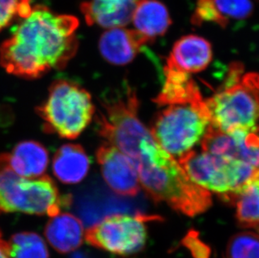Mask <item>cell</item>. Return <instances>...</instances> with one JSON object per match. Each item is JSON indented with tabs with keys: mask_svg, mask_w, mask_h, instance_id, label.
<instances>
[{
	"mask_svg": "<svg viewBox=\"0 0 259 258\" xmlns=\"http://www.w3.org/2000/svg\"><path fill=\"white\" fill-rule=\"evenodd\" d=\"M97 117L98 133L134 163L141 187L155 202L188 217L211 205L210 191L191 181L175 157L163 149L139 117L140 102L130 85L106 98Z\"/></svg>",
	"mask_w": 259,
	"mask_h": 258,
	"instance_id": "cell-1",
	"label": "cell"
},
{
	"mask_svg": "<svg viewBox=\"0 0 259 258\" xmlns=\"http://www.w3.org/2000/svg\"><path fill=\"white\" fill-rule=\"evenodd\" d=\"M78 26L76 17L37 5L1 45L0 65L8 73L25 79L65 68L78 49Z\"/></svg>",
	"mask_w": 259,
	"mask_h": 258,
	"instance_id": "cell-2",
	"label": "cell"
},
{
	"mask_svg": "<svg viewBox=\"0 0 259 258\" xmlns=\"http://www.w3.org/2000/svg\"><path fill=\"white\" fill-rule=\"evenodd\" d=\"M210 126L230 133L259 128V73L232 63L223 88L205 99Z\"/></svg>",
	"mask_w": 259,
	"mask_h": 258,
	"instance_id": "cell-3",
	"label": "cell"
},
{
	"mask_svg": "<svg viewBox=\"0 0 259 258\" xmlns=\"http://www.w3.org/2000/svg\"><path fill=\"white\" fill-rule=\"evenodd\" d=\"M71 201L70 195L60 194L49 176H20L10 165V154H0V213L22 212L54 217Z\"/></svg>",
	"mask_w": 259,
	"mask_h": 258,
	"instance_id": "cell-4",
	"label": "cell"
},
{
	"mask_svg": "<svg viewBox=\"0 0 259 258\" xmlns=\"http://www.w3.org/2000/svg\"><path fill=\"white\" fill-rule=\"evenodd\" d=\"M36 112L44 122L47 134L75 139L90 124L95 106L85 88L60 79L51 85L47 99L36 107Z\"/></svg>",
	"mask_w": 259,
	"mask_h": 258,
	"instance_id": "cell-5",
	"label": "cell"
},
{
	"mask_svg": "<svg viewBox=\"0 0 259 258\" xmlns=\"http://www.w3.org/2000/svg\"><path fill=\"white\" fill-rule=\"evenodd\" d=\"M178 162L191 181L227 202H234L240 190L259 168L203 150H191L180 157Z\"/></svg>",
	"mask_w": 259,
	"mask_h": 258,
	"instance_id": "cell-6",
	"label": "cell"
},
{
	"mask_svg": "<svg viewBox=\"0 0 259 258\" xmlns=\"http://www.w3.org/2000/svg\"><path fill=\"white\" fill-rule=\"evenodd\" d=\"M210 125L205 100L200 104L167 106L154 120L150 133L163 149L180 158L201 142Z\"/></svg>",
	"mask_w": 259,
	"mask_h": 258,
	"instance_id": "cell-7",
	"label": "cell"
},
{
	"mask_svg": "<svg viewBox=\"0 0 259 258\" xmlns=\"http://www.w3.org/2000/svg\"><path fill=\"white\" fill-rule=\"evenodd\" d=\"M156 216L138 214H113L89 227L85 232V240L96 248L111 253L127 256L136 253L144 248L147 241L145 223Z\"/></svg>",
	"mask_w": 259,
	"mask_h": 258,
	"instance_id": "cell-8",
	"label": "cell"
},
{
	"mask_svg": "<svg viewBox=\"0 0 259 258\" xmlns=\"http://www.w3.org/2000/svg\"><path fill=\"white\" fill-rule=\"evenodd\" d=\"M201 143L203 151L259 168V128L226 133L210 125Z\"/></svg>",
	"mask_w": 259,
	"mask_h": 258,
	"instance_id": "cell-9",
	"label": "cell"
},
{
	"mask_svg": "<svg viewBox=\"0 0 259 258\" xmlns=\"http://www.w3.org/2000/svg\"><path fill=\"white\" fill-rule=\"evenodd\" d=\"M104 181L111 190L122 196H136L140 191V178L132 161L106 142L96 153Z\"/></svg>",
	"mask_w": 259,
	"mask_h": 258,
	"instance_id": "cell-10",
	"label": "cell"
},
{
	"mask_svg": "<svg viewBox=\"0 0 259 258\" xmlns=\"http://www.w3.org/2000/svg\"><path fill=\"white\" fill-rule=\"evenodd\" d=\"M149 39L136 29L123 27L106 30L99 39L101 55L109 63L124 66L132 62Z\"/></svg>",
	"mask_w": 259,
	"mask_h": 258,
	"instance_id": "cell-11",
	"label": "cell"
},
{
	"mask_svg": "<svg viewBox=\"0 0 259 258\" xmlns=\"http://www.w3.org/2000/svg\"><path fill=\"white\" fill-rule=\"evenodd\" d=\"M212 57V47L207 39L188 34L175 43L166 63L189 74L198 73L207 68Z\"/></svg>",
	"mask_w": 259,
	"mask_h": 258,
	"instance_id": "cell-12",
	"label": "cell"
},
{
	"mask_svg": "<svg viewBox=\"0 0 259 258\" xmlns=\"http://www.w3.org/2000/svg\"><path fill=\"white\" fill-rule=\"evenodd\" d=\"M141 0H90L81 5L89 25L112 29L124 27L132 20L133 15Z\"/></svg>",
	"mask_w": 259,
	"mask_h": 258,
	"instance_id": "cell-13",
	"label": "cell"
},
{
	"mask_svg": "<svg viewBox=\"0 0 259 258\" xmlns=\"http://www.w3.org/2000/svg\"><path fill=\"white\" fill-rule=\"evenodd\" d=\"M164 82L154 103L159 107L171 105L200 104L205 99L191 74L167 64L164 66Z\"/></svg>",
	"mask_w": 259,
	"mask_h": 258,
	"instance_id": "cell-14",
	"label": "cell"
},
{
	"mask_svg": "<svg viewBox=\"0 0 259 258\" xmlns=\"http://www.w3.org/2000/svg\"><path fill=\"white\" fill-rule=\"evenodd\" d=\"M45 236L56 251L69 253L81 246L85 232L81 220L70 213H60L48 222Z\"/></svg>",
	"mask_w": 259,
	"mask_h": 258,
	"instance_id": "cell-15",
	"label": "cell"
},
{
	"mask_svg": "<svg viewBox=\"0 0 259 258\" xmlns=\"http://www.w3.org/2000/svg\"><path fill=\"white\" fill-rule=\"evenodd\" d=\"M131 21L135 29L150 42L154 41L157 37L163 36L172 24L169 10L159 0H141Z\"/></svg>",
	"mask_w": 259,
	"mask_h": 258,
	"instance_id": "cell-16",
	"label": "cell"
},
{
	"mask_svg": "<svg viewBox=\"0 0 259 258\" xmlns=\"http://www.w3.org/2000/svg\"><path fill=\"white\" fill-rule=\"evenodd\" d=\"M52 168L55 176L64 184L81 182L90 168V159L79 144L61 146L55 154Z\"/></svg>",
	"mask_w": 259,
	"mask_h": 258,
	"instance_id": "cell-17",
	"label": "cell"
},
{
	"mask_svg": "<svg viewBox=\"0 0 259 258\" xmlns=\"http://www.w3.org/2000/svg\"><path fill=\"white\" fill-rule=\"evenodd\" d=\"M10 165L15 173L25 178L44 176L49 163V153L40 143L33 140L21 142L10 154Z\"/></svg>",
	"mask_w": 259,
	"mask_h": 258,
	"instance_id": "cell-18",
	"label": "cell"
},
{
	"mask_svg": "<svg viewBox=\"0 0 259 258\" xmlns=\"http://www.w3.org/2000/svg\"><path fill=\"white\" fill-rule=\"evenodd\" d=\"M233 203L240 227L254 230L259 235V168L240 190Z\"/></svg>",
	"mask_w": 259,
	"mask_h": 258,
	"instance_id": "cell-19",
	"label": "cell"
},
{
	"mask_svg": "<svg viewBox=\"0 0 259 258\" xmlns=\"http://www.w3.org/2000/svg\"><path fill=\"white\" fill-rule=\"evenodd\" d=\"M10 258H49V251L41 236L34 232H19L8 241Z\"/></svg>",
	"mask_w": 259,
	"mask_h": 258,
	"instance_id": "cell-20",
	"label": "cell"
},
{
	"mask_svg": "<svg viewBox=\"0 0 259 258\" xmlns=\"http://www.w3.org/2000/svg\"><path fill=\"white\" fill-rule=\"evenodd\" d=\"M225 258H259V235L256 232L236 234L228 241Z\"/></svg>",
	"mask_w": 259,
	"mask_h": 258,
	"instance_id": "cell-21",
	"label": "cell"
},
{
	"mask_svg": "<svg viewBox=\"0 0 259 258\" xmlns=\"http://www.w3.org/2000/svg\"><path fill=\"white\" fill-rule=\"evenodd\" d=\"M215 7L225 20H246L252 15L253 5L251 0H214Z\"/></svg>",
	"mask_w": 259,
	"mask_h": 258,
	"instance_id": "cell-22",
	"label": "cell"
},
{
	"mask_svg": "<svg viewBox=\"0 0 259 258\" xmlns=\"http://www.w3.org/2000/svg\"><path fill=\"white\" fill-rule=\"evenodd\" d=\"M191 23L197 26L202 25L203 23H213L222 28H226L229 25L228 20L221 15L215 7L214 0H197Z\"/></svg>",
	"mask_w": 259,
	"mask_h": 258,
	"instance_id": "cell-23",
	"label": "cell"
},
{
	"mask_svg": "<svg viewBox=\"0 0 259 258\" xmlns=\"http://www.w3.org/2000/svg\"><path fill=\"white\" fill-rule=\"evenodd\" d=\"M31 10V6L23 5L20 0H0V30L9 26L16 16L27 17Z\"/></svg>",
	"mask_w": 259,
	"mask_h": 258,
	"instance_id": "cell-24",
	"label": "cell"
},
{
	"mask_svg": "<svg viewBox=\"0 0 259 258\" xmlns=\"http://www.w3.org/2000/svg\"><path fill=\"white\" fill-rule=\"evenodd\" d=\"M185 246L190 249L195 258H208L210 254V249L201 242L198 235L195 232H191L186 236L183 241Z\"/></svg>",
	"mask_w": 259,
	"mask_h": 258,
	"instance_id": "cell-25",
	"label": "cell"
},
{
	"mask_svg": "<svg viewBox=\"0 0 259 258\" xmlns=\"http://www.w3.org/2000/svg\"><path fill=\"white\" fill-rule=\"evenodd\" d=\"M0 258H10L8 243L3 239L1 232H0Z\"/></svg>",
	"mask_w": 259,
	"mask_h": 258,
	"instance_id": "cell-26",
	"label": "cell"
},
{
	"mask_svg": "<svg viewBox=\"0 0 259 258\" xmlns=\"http://www.w3.org/2000/svg\"><path fill=\"white\" fill-rule=\"evenodd\" d=\"M71 258H91V256L88 255V253H86V252H84V251H78L74 252L71 255Z\"/></svg>",
	"mask_w": 259,
	"mask_h": 258,
	"instance_id": "cell-27",
	"label": "cell"
},
{
	"mask_svg": "<svg viewBox=\"0 0 259 258\" xmlns=\"http://www.w3.org/2000/svg\"><path fill=\"white\" fill-rule=\"evenodd\" d=\"M20 1L22 3L23 5H26V6H30V1L31 0H20Z\"/></svg>",
	"mask_w": 259,
	"mask_h": 258,
	"instance_id": "cell-28",
	"label": "cell"
}]
</instances>
